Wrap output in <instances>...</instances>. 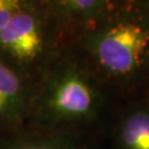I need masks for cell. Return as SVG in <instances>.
I'll use <instances>...</instances> for the list:
<instances>
[{
  "label": "cell",
  "mask_w": 149,
  "mask_h": 149,
  "mask_svg": "<svg viewBox=\"0 0 149 149\" xmlns=\"http://www.w3.org/2000/svg\"><path fill=\"white\" fill-rule=\"evenodd\" d=\"M81 45L94 72L118 85L149 74V11L138 1L116 5L81 32Z\"/></svg>",
  "instance_id": "6da1fadb"
},
{
  "label": "cell",
  "mask_w": 149,
  "mask_h": 149,
  "mask_svg": "<svg viewBox=\"0 0 149 149\" xmlns=\"http://www.w3.org/2000/svg\"><path fill=\"white\" fill-rule=\"evenodd\" d=\"M88 63L64 55L49 64L40 85L33 90L29 117L45 132L94 122L104 96Z\"/></svg>",
  "instance_id": "7a4b0ae2"
},
{
  "label": "cell",
  "mask_w": 149,
  "mask_h": 149,
  "mask_svg": "<svg viewBox=\"0 0 149 149\" xmlns=\"http://www.w3.org/2000/svg\"><path fill=\"white\" fill-rule=\"evenodd\" d=\"M56 26L45 2L23 1L0 32V55L28 74L50 58Z\"/></svg>",
  "instance_id": "3957f363"
},
{
  "label": "cell",
  "mask_w": 149,
  "mask_h": 149,
  "mask_svg": "<svg viewBox=\"0 0 149 149\" xmlns=\"http://www.w3.org/2000/svg\"><path fill=\"white\" fill-rule=\"evenodd\" d=\"M33 90L28 74L0 55V128H17L29 118Z\"/></svg>",
  "instance_id": "277c9868"
},
{
  "label": "cell",
  "mask_w": 149,
  "mask_h": 149,
  "mask_svg": "<svg viewBox=\"0 0 149 149\" xmlns=\"http://www.w3.org/2000/svg\"><path fill=\"white\" fill-rule=\"evenodd\" d=\"M56 24L80 28L91 27L112 10L117 2L107 0H55L45 2Z\"/></svg>",
  "instance_id": "5b68a950"
},
{
  "label": "cell",
  "mask_w": 149,
  "mask_h": 149,
  "mask_svg": "<svg viewBox=\"0 0 149 149\" xmlns=\"http://www.w3.org/2000/svg\"><path fill=\"white\" fill-rule=\"evenodd\" d=\"M117 149H149V102L130 107L119 120Z\"/></svg>",
  "instance_id": "8992f818"
},
{
  "label": "cell",
  "mask_w": 149,
  "mask_h": 149,
  "mask_svg": "<svg viewBox=\"0 0 149 149\" xmlns=\"http://www.w3.org/2000/svg\"><path fill=\"white\" fill-rule=\"evenodd\" d=\"M1 149H88L79 140L61 132L21 133L3 143Z\"/></svg>",
  "instance_id": "52a82bcc"
},
{
  "label": "cell",
  "mask_w": 149,
  "mask_h": 149,
  "mask_svg": "<svg viewBox=\"0 0 149 149\" xmlns=\"http://www.w3.org/2000/svg\"><path fill=\"white\" fill-rule=\"evenodd\" d=\"M23 1L21 0H0V32L10 21L12 16L20 9Z\"/></svg>",
  "instance_id": "ba28073f"
},
{
  "label": "cell",
  "mask_w": 149,
  "mask_h": 149,
  "mask_svg": "<svg viewBox=\"0 0 149 149\" xmlns=\"http://www.w3.org/2000/svg\"><path fill=\"white\" fill-rule=\"evenodd\" d=\"M138 2L143 8H145L147 11H149V0H143V1H138Z\"/></svg>",
  "instance_id": "9c48e42d"
}]
</instances>
